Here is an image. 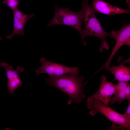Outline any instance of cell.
Wrapping results in <instances>:
<instances>
[{
    "mask_svg": "<svg viewBox=\"0 0 130 130\" xmlns=\"http://www.w3.org/2000/svg\"><path fill=\"white\" fill-rule=\"evenodd\" d=\"M79 69L70 74L57 76H49L44 79L49 86L56 87L68 96V104L72 102L80 104L86 96L83 90L85 77L79 75Z\"/></svg>",
    "mask_w": 130,
    "mask_h": 130,
    "instance_id": "cell-1",
    "label": "cell"
},
{
    "mask_svg": "<svg viewBox=\"0 0 130 130\" xmlns=\"http://www.w3.org/2000/svg\"><path fill=\"white\" fill-rule=\"evenodd\" d=\"M81 10L83 15L84 28L80 35L84 46L86 43L84 40L85 37L88 36L97 37L101 40V44L99 51L102 52L104 49L108 50L110 46L106 41V37L109 36L108 33L103 29L101 25L95 15L94 10L88 4V0L81 3Z\"/></svg>",
    "mask_w": 130,
    "mask_h": 130,
    "instance_id": "cell-2",
    "label": "cell"
},
{
    "mask_svg": "<svg viewBox=\"0 0 130 130\" xmlns=\"http://www.w3.org/2000/svg\"><path fill=\"white\" fill-rule=\"evenodd\" d=\"M86 102L87 107L90 110V115L94 116L98 113H101L112 123V129L115 128V125H117L121 128L130 130V120L124 114L118 112L92 95L87 98Z\"/></svg>",
    "mask_w": 130,
    "mask_h": 130,
    "instance_id": "cell-3",
    "label": "cell"
},
{
    "mask_svg": "<svg viewBox=\"0 0 130 130\" xmlns=\"http://www.w3.org/2000/svg\"><path fill=\"white\" fill-rule=\"evenodd\" d=\"M55 6L54 16L47 26L57 24L67 25L75 29L81 35L82 31L81 25L83 20L82 11L75 12L71 10L68 7L61 8L56 5Z\"/></svg>",
    "mask_w": 130,
    "mask_h": 130,
    "instance_id": "cell-4",
    "label": "cell"
},
{
    "mask_svg": "<svg viewBox=\"0 0 130 130\" xmlns=\"http://www.w3.org/2000/svg\"><path fill=\"white\" fill-rule=\"evenodd\" d=\"M41 66L35 70L38 75L46 73L49 76H57L74 72L78 70V67H70L47 60L44 57L41 58Z\"/></svg>",
    "mask_w": 130,
    "mask_h": 130,
    "instance_id": "cell-5",
    "label": "cell"
},
{
    "mask_svg": "<svg viewBox=\"0 0 130 130\" xmlns=\"http://www.w3.org/2000/svg\"><path fill=\"white\" fill-rule=\"evenodd\" d=\"M109 36L116 39L115 44L107 60L97 72L104 68L108 69L112 58L121 47L124 45L130 46V24H124L122 28L117 31H112L110 33Z\"/></svg>",
    "mask_w": 130,
    "mask_h": 130,
    "instance_id": "cell-6",
    "label": "cell"
},
{
    "mask_svg": "<svg viewBox=\"0 0 130 130\" xmlns=\"http://www.w3.org/2000/svg\"><path fill=\"white\" fill-rule=\"evenodd\" d=\"M117 92L116 85L108 81L106 76L103 75L99 89L92 96L100 99L104 104L108 105L111 96L115 95Z\"/></svg>",
    "mask_w": 130,
    "mask_h": 130,
    "instance_id": "cell-7",
    "label": "cell"
},
{
    "mask_svg": "<svg viewBox=\"0 0 130 130\" xmlns=\"http://www.w3.org/2000/svg\"><path fill=\"white\" fill-rule=\"evenodd\" d=\"M92 6L96 12L108 15L123 13H130L129 9H124L114 6L101 0H92Z\"/></svg>",
    "mask_w": 130,
    "mask_h": 130,
    "instance_id": "cell-8",
    "label": "cell"
},
{
    "mask_svg": "<svg viewBox=\"0 0 130 130\" xmlns=\"http://www.w3.org/2000/svg\"><path fill=\"white\" fill-rule=\"evenodd\" d=\"M108 70L113 75L115 80L118 82H129L130 80V67L121 65L117 66L113 65Z\"/></svg>",
    "mask_w": 130,
    "mask_h": 130,
    "instance_id": "cell-9",
    "label": "cell"
},
{
    "mask_svg": "<svg viewBox=\"0 0 130 130\" xmlns=\"http://www.w3.org/2000/svg\"><path fill=\"white\" fill-rule=\"evenodd\" d=\"M128 82H118V83L116 84L117 92L115 95V96L111 98L109 103V104H112L116 102H117L119 104L121 103L124 100L126 99L124 90L129 84Z\"/></svg>",
    "mask_w": 130,
    "mask_h": 130,
    "instance_id": "cell-10",
    "label": "cell"
},
{
    "mask_svg": "<svg viewBox=\"0 0 130 130\" xmlns=\"http://www.w3.org/2000/svg\"><path fill=\"white\" fill-rule=\"evenodd\" d=\"M0 66L5 69L7 80L20 77V73L25 70L23 67L20 66H17L15 70L9 63L4 62H0Z\"/></svg>",
    "mask_w": 130,
    "mask_h": 130,
    "instance_id": "cell-11",
    "label": "cell"
},
{
    "mask_svg": "<svg viewBox=\"0 0 130 130\" xmlns=\"http://www.w3.org/2000/svg\"><path fill=\"white\" fill-rule=\"evenodd\" d=\"M13 31L11 33L7 36L6 38L11 39L14 36L18 35H23L24 29L26 24L16 19L13 18Z\"/></svg>",
    "mask_w": 130,
    "mask_h": 130,
    "instance_id": "cell-12",
    "label": "cell"
},
{
    "mask_svg": "<svg viewBox=\"0 0 130 130\" xmlns=\"http://www.w3.org/2000/svg\"><path fill=\"white\" fill-rule=\"evenodd\" d=\"M13 16V18L26 24L31 18L34 16L32 14H24L18 9L16 8L12 10Z\"/></svg>",
    "mask_w": 130,
    "mask_h": 130,
    "instance_id": "cell-13",
    "label": "cell"
},
{
    "mask_svg": "<svg viewBox=\"0 0 130 130\" xmlns=\"http://www.w3.org/2000/svg\"><path fill=\"white\" fill-rule=\"evenodd\" d=\"M23 82L20 77L7 80V88L9 92L13 94L14 91L22 86Z\"/></svg>",
    "mask_w": 130,
    "mask_h": 130,
    "instance_id": "cell-14",
    "label": "cell"
},
{
    "mask_svg": "<svg viewBox=\"0 0 130 130\" xmlns=\"http://www.w3.org/2000/svg\"><path fill=\"white\" fill-rule=\"evenodd\" d=\"M3 3L6 4L12 10L17 8L19 3V0H5Z\"/></svg>",
    "mask_w": 130,
    "mask_h": 130,
    "instance_id": "cell-15",
    "label": "cell"
},
{
    "mask_svg": "<svg viewBox=\"0 0 130 130\" xmlns=\"http://www.w3.org/2000/svg\"><path fill=\"white\" fill-rule=\"evenodd\" d=\"M126 99L128 100H130V85L129 84L124 90Z\"/></svg>",
    "mask_w": 130,
    "mask_h": 130,
    "instance_id": "cell-16",
    "label": "cell"
},
{
    "mask_svg": "<svg viewBox=\"0 0 130 130\" xmlns=\"http://www.w3.org/2000/svg\"><path fill=\"white\" fill-rule=\"evenodd\" d=\"M128 101V105L126 111L124 114L125 116L130 120V100Z\"/></svg>",
    "mask_w": 130,
    "mask_h": 130,
    "instance_id": "cell-17",
    "label": "cell"
},
{
    "mask_svg": "<svg viewBox=\"0 0 130 130\" xmlns=\"http://www.w3.org/2000/svg\"><path fill=\"white\" fill-rule=\"evenodd\" d=\"M1 39H2V37H0V40H1Z\"/></svg>",
    "mask_w": 130,
    "mask_h": 130,
    "instance_id": "cell-18",
    "label": "cell"
},
{
    "mask_svg": "<svg viewBox=\"0 0 130 130\" xmlns=\"http://www.w3.org/2000/svg\"><path fill=\"white\" fill-rule=\"evenodd\" d=\"M87 0H84V1H85Z\"/></svg>",
    "mask_w": 130,
    "mask_h": 130,
    "instance_id": "cell-19",
    "label": "cell"
},
{
    "mask_svg": "<svg viewBox=\"0 0 130 130\" xmlns=\"http://www.w3.org/2000/svg\"></svg>",
    "mask_w": 130,
    "mask_h": 130,
    "instance_id": "cell-20",
    "label": "cell"
},
{
    "mask_svg": "<svg viewBox=\"0 0 130 130\" xmlns=\"http://www.w3.org/2000/svg\"></svg>",
    "mask_w": 130,
    "mask_h": 130,
    "instance_id": "cell-21",
    "label": "cell"
}]
</instances>
